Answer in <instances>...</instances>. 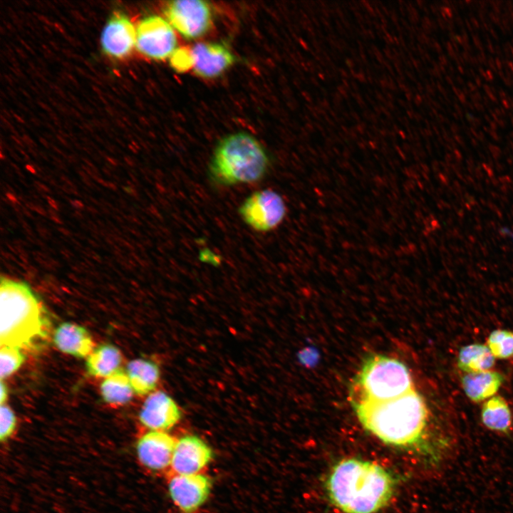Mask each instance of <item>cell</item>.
I'll use <instances>...</instances> for the list:
<instances>
[{
  "mask_svg": "<svg viewBox=\"0 0 513 513\" xmlns=\"http://www.w3.org/2000/svg\"><path fill=\"white\" fill-rule=\"evenodd\" d=\"M176 401L167 393L155 390L147 395L139 413L141 424L150 430L167 431L181 419Z\"/></svg>",
  "mask_w": 513,
  "mask_h": 513,
  "instance_id": "30bf717a",
  "label": "cell"
},
{
  "mask_svg": "<svg viewBox=\"0 0 513 513\" xmlns=\"http://www.w3.org/2000/svg\"><path fill=\"white\" fill-rule=\"evenodd\" d=\"M0 421V440L4 442L12 435L16 426V415L7 404L1 405Z\"/></svg>",
  "mask_w": 513,
  "mask_h": 513,
  "instance_id": "cb8c5ba5",
  "label": "cell"
},
{
  "mask_svg": "<svg viewBox=\"0 0 513 513\" xmlns=\"http://www.w3.org/2000/svg\"><path fill=\"white\" fill-rule=\"evenodd\" d=\"M171 66L178 72H185L192 68L193 62L191 49L177 48L170 57Z\"/></svg>",
  "mask_w": 513,
  "mask_h": 513,
  "instance_id": "d4e9b609",
  "label": "cell"
},
{
  "mask_svg": "<svg viewBox=\"0 0 513 513\" xmlns=\"http://www.w3.org/2000/svg\"><path fill=\"white\" fill-rule=\"evenodd\" d=\"M166 20L181 36L197 39L204 36L212 24L209 4L202 0H175L165 8Z\"/></svg>",
  "mask_w": 513,
  "mask_h": 513,
  "instance_id": "52a82bcc",
  "label": "cell"
},
{
  "mask_svg": "<svg viewBox=\"0 0 513 513\" xmlns=\"http://www.w3.org/2000/svg\"><path fill=\"white\" fill-rule=\"evenodd\" d=\"M413 384L407 366L383 355H373L362 364L353 386L351 399L383 400L402 395Z\"/></svg>",
  "mask_w": 513,
  "mask_h": 513,
  "instance_id": "5b68a950",
  "label": "cell"
},
{
  "mask_svg": "<svg viewBox=\"0 0 513 513\" xmlns=\"http://www.w3.org/2000/svg\"><path fill=\"white\" fill-rule=\"evenodd\" d=\"M494 358L487 346L475 343L461 348L457 364L461 370L467 373H479L492 368Z\"/></svg>",
  "mask_w": 513,
  "mask_h": 513,
  "instance_id": "44dd1931",
  "label": "cell"
},
{
  "mask_svg": "<svg viewBox=\"0 0 513 513\" xmlns=\"http://www.w3.org/2000/svg\"><path fill=\"white\" fill-rule=\"evenodd\" d=\"M210 479L202 474L173 475L168 491L174 504L185 513H192L207 499L211 491Z\"/></svg>",
  "mask_w": 513,
  "mask_h": 513,
  "instance_id": "9c48e42d",
  "label": "cell"
},
{
  "mask_svg": "<svg viewBox=\"0 0 513 513\" xmlns=\"http://www.w3.org/2000/svg\"><path fill=\"white\" fill-rule=\"evenodd\" d=\"M504 378L497 371L467 373L462 380L465 393L475 402H480L492 396L497 392Z\"/></svg>",
  "mask_w": 513,
  "mask_h": 513,
  "instance_id": "ac0fdd59",
  "label": "cell"
},
{
  "mask_svg": "<svg viewBox=\"0 0 513 513\" xmlns=\"http://www.w3.org/2000/svg\"><path fill=\"white\" fill-rule=\"evenodd\" d=\"M363 428L383 442L414 448L428 464L435 467L452 460L456 447L430 437L429 413L422 395L415 388L383 400L351 399Z\"/></svg>",
  "mask_w": 513,
  "mask_h": 513,
  "instance_id": "6da1fadb",
  "label": "cell"
},
{
  "mask_svg": "<svg viewBox=\"0 0 513 513\" xmlns=\"http://www.w3.org/2000/svg\"><path fill=\"white\" fill-rule=\"evenodd\" d=\"M122 361V353L115 346L102 343L86 358V368L90 376L105 378L120 369Z\"/></svg>",
  "mask_w": 513,
  "mask_h": 513,
  "instance_id": "e0dca14e",
  "label": "cell"
},
{
  "mask_svg": "<svg viewBox=\"0 0 513 513\" xmlns=\"http://www.w3.org/2000/svg\"><path fill=\"white\" fill-rule=\"evenodd\" d=\"M22 349L10 346L0 348V378L1 380L18 370L26 361Z\"/></svg>",
  "mask_w": 513,
  "mask_h": 513,
  "instance_id": "7402d4cb",
  "label": "cell"
},
{
  "mask_svg": "<svg viewBox=\"0 0 513 513\" xmlns=\"http://www.w3.org/2000/svg\"><path fill=\"white\" fill-rule=\"evenodd\" d=\"M135 46L148 58L163 60L170 58L177 48V41L174 28L166 19L150 16L137 26Z\"/></svg>",
  "mask_w": 513,
  "mask_h": 513,
  "instance_id": "ba28073f",
  "label": "cell"
},
{
  "mask_svg": "<svg viewBox=\"0 0 513 513\" xmlns=\"http://www.w3.org/2000/svg\"><path fill=\"white\" fill-rule=\"evenodd\" d=\"M395 488L387 469L356 457L337 462L326 481L330 501L343 513H375L388 504Z\"/></svg>",
  "mask_w": 513,
  "mask_h": 513,
  "instance_id": "7a4b0ae2",
  "label": "cell"
},
{
  "mask_svg": "<svg viewBox=\"0 0 513 513\" xmlns=\"http://www.w3.org/2000/svg\"><path fill=\"white\" fill-rule=\"evenodd\" d=\"M52 339L60 351L78 358H87L95 348L88 331L76 323H60L54 329Z\"/></svg>",
  "mask_w": 513,
  "mask_h": 513,
  "instance_id": "9a60e30c",
  "label": "cell"
},
{
  "mask_svg": "<svg viewBox=\"0 0 513 513\" xmlns=\"http://www.w3.org/2000/svg\"><path fill=\"white\" fill-rule=\"evenodd\" d=\"M125 372L135 394L144 396L155 391L160 370L154 361L145 358L132 360L127 364Z\"/></svg>",
  "mask_w": 513,
  "mask_h": 513,
  "instance_id": "2e32d148",
  "label": "cell"
},
{
  "mask_svg": "<svg viewBox=\"0 0 513 513\" xmlns=\"http://www.w3.org/2000/svg\"><path fill=\"white\" fill-rule=\"evenodd\" d=\"M8 388L3 380L0 383V405L6 404L8 398Z\"/></svg>",
  "mask_w": 513,
  "mask_h": 513,
  "instance_id": "484cf974",
  "label": "cell"
},
{
  "mask_svg": "<svg viewBox=\"0 0 513 513\" xmlns=\"http://www.w3.org/2000/svg\"><path fill=\"white\" fill-rule=\"evenodd\" d=\"M212 457L208 444L197 435H187L177 440L170 467L174 475L198 474Z\"/></svg>",
  "mask_w": 513,
  "mask_h": 513,
  "instance_id": "8fae6325",
  "label": "cell"
},
{
  "mask_svg": "<svg viewBox=\"0 0 513 513\" xmlns=\"http://www.w3.org/2000/svg\"><path fill=\"white\" fill-rule=\"evenodd\" d=\"M51 320L38 296L24 282H0V346L38 350L50 334Z\"/></svg>",
  "mask_w": 513,
  "mask_h": 513,
  "instance_id": "3957f363",
  "label": "cell"
},
{
  "mask_svg": "<svg viewBox=\"0 0 513 513\" xmlns=\"http://www.w3.org/2000/svg\"><path fill=\"white\" fill-rule=\"evenodd\" d=\"M481 418L484 426L492 431L507 434L511 429L510 409L501 396H493L484 403Z\"/></svg>",
  "mask_w": 513,
  "mask_h": 513,
  "instance_id": "ffe728a7",
  "label": "cell"
},
{
  "mask_svg": "<svg viewBox=\"0 0 513 513\" xmlns=\"http://www.w3.org/2000/svg\"><path fill=\"white\" fill-rule=\"evenodd\" d=\"M191 49L192 70L204 78H214L224 73L235 61V57L224 45L219 43H197Z\"/></svg>",
  "mask_w": 513,
  "mask_h": 513,
  "instance_id": "4fadbf2b",
  "label": "cell"
},
{
  "mask_svg": "<svg viewBox=\"0 0 513 513\" xmlns=\"http://www.w3.org/2000/svg\"><path fill=\"white\" fill-rule=\"evenodd\" d=\"M487 347L494 358H509L513 356V332L495 330L487 339Z\"/></svg>",
  "mask_w": 513,
  "mask_h": 513,
  "instance_id": "603a6c76",
  "label": "cell"
},
{
  "mask_svg": "<svg viewBox=\"0 0 513 513\" xmlns=\"http://www.w3.org/2000/svg\"><path fill=\"white\" fill-rule=\"evenodd\" d=\"M239 213L252 229L266 232L276 228L286 214L282 197L274 190L264 189L248 196L241 204Z\"/></svg>",
  "mask_w": 513,
  "mask_h": 513,
  "instance_id": "8992f818",
  "label": "cell"
},
{
  "mask_svg": "<svg viewBox=\"0 0 513 513\" xmlns=\"http://www.w3.org/2000/svg\"><path fill=\"white\" fill-rule=\"evenodd\" d=\"M135 41L136 30L130 20L123 14H113L101 35L104 53L111 57L124 58L130 53Z\"/></svg>",
  "mask_w": 513,
  "mask_h": 513,
  "instance_id": "5bb4252c",
  "label": "cell"
},
{
  "mask_svg": "<svg viewBox=\"0 0 513 513\" xmlns=\"http://www.w3.org/2000/svg\"><path fill=\"white\" fill-rule=\"evenodd\" d=\"M177 440L165 431L150 430L137 442L140 462L153 471H161L171 465Z\"/></svg>",
  "mask_w": 513,
  "mask_h": 513,
  "instance_id": "7c38bea8",
  "label": "cell"
},
{
  "mask_svg": "<svg viewBox=\"0 0 513 513\" xmlns=\"http://www.w3.org/2000/svg\"><path fill=\"white\" fill-rule=\"evenodd\" d=\"M269 165V157L260 142L249 133L237 132L217 143L209 172L212 179L221 185L252 184L263 179Z\"/></svg>",
  "mask_w": 513,
  "mask_h": 513,
  "instance_id": "277c9868",
  "label": "cell"
},
{
  "mask_svg": "<svg viewBox=\"0 0 513 513\" xmlns=\"http://www.w3.org/2000/svg\"><path fill=\"white\" fill-rule=\"evenodd\" d=\"M100 391L105 403L118 406L129 403L134 394L128 375L121 368L104 378Z\"/></svg>",
  "mask_w": 513,
  "mask_h": 513,
  "instance_id": "d6986e66",
  "label": "cell"
}]
</instances>
